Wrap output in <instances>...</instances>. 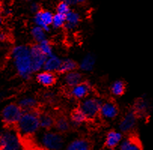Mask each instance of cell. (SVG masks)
<instances>
[{
	"mask_svg": "<svg viewBox=\"0 0 153 150\" xmlns=\"http://www.w3.org/2000/svg\"><path fill=\"white\" fill-rule=\"evenodd\" d=\"M69 119H70L71 126L74 127L80 126L81 125H82V124L85 123L87 121L86 116H85V114H84L82 111L79 107L73 110Z\"/></svg>",
	"mask_w": 153,
	"mask_h": 150,
	"instance_id": "obj_22",
	"label": "cell"
},
{
	"mask_svg": "<svg viewBox=\"0 0 153 150\" xmlns=\"http://www.w3.org/2000/svg\"><path fill=\"white\" fill-rule=\"evenodd\" d=\"M39 113L36 110L24 111L15 125L16 130L21 138H30L36 135L40 129Z\"/></svg>",
	"mask_w": 153,
	"mask_h": 150,
	"instance_id": "obj_2",
	"label": "cell"
},
{
	"mask_svg": "<svg viewBox=\"0 0 153 150\" xmlns=\"http://www.w3.org/2000/svg\"><path fill=\"white\" fill-rule=\"evenodd\" d=\"M18 104L24 111H30L36 110L38 107L39 101L35 97L27 96L21 98Z\"/></svg>",
	"mask_w": 153,
	"mask_h": 150,
	"instance_id": "obj_18",
	"label": "cell"
},
{
	"mask_svg": "<svg viewBox=\"0 0 153 150\" xmlns=\"http://www.w3.org/2000/svg\"><path fill=\"white\" fill-rule=\"evenodd\" d=\"M70 7L71 6L68 5V4H66V2H63L60 1V2L58 3V5H57L56 11H57V13H59V14L66 15V14H67L70 10H71Z\"/></svg>",
	"mask_w": 153,
	"mask_h": 150,
	"instance_id": "obj_30",
	"label": "cell"
},
{
	"mask_svg": "<svg viewBox=\"0 0 153 150\" xmlns=\"http://www.w3.org/2000/svg\"><path fill=\"white\" fill-rule=\"evenodd\" d=\"M5 14H6V15H10V14H11V11L10 9H5Z\"/></svg>",
	"mask_w": 153,
	"mask_h": 150,
	"instance_id": "obj_36",
	"label": "cell"
},
{
	"mask_svg": "<svg viewBox=\"0 0 153 150\" xmlns=\"http://www.w3.org/2000/svg\"><path fill=\"white\" fill-rule=\"evenodd\" d=\"M30 54L32 60V68L34 73L42 70L47 56L42 53L38 44L36 43L30 47Z\"/></svg>",
	"mask_w": 153,
	"mask_h": 150,
	"instance_id": "obj_11",
	"label": "cell"
},
{
	"mask_svg": "<svg viewBox=\"0 0 153 150\" xmlns=\"http://www.w3.org/2000/svg\"><path fill=\"white\" fill-rule=\"evenodd\" d=\"M125 89H126L125 83L121 80H115L110 86L111 94L115 97H120L123 96L125 92Z\"/></svg>",
	"mask_w": 153,
	"mask_h": 150,
	"instance_id": "obj_26",
	"label": "cell"
},
{
	"mask_svg": "<svg viewBox=\"0 0 153 150\" xmlns=\"http://www.w3.org/2000/svg\"><path fill=\"white\" fill-rule=\"evenodd\" d=\"M23 112L24 110L18 104L9 103L2 108L1 111V119L7 127L15 126Z\"/></svg>",
	"mask_w": 153,
	"mask_h": 150,
	"instance_id": "obj_6",
	"label": "cell"
},
{
	"mask_svg": "<svg viewBox=\"0 0 153 150\" xmlns=\"http://www.w3.org/2000/svg\"><path fill=\"white\" fill-rule=\"evenodd\" d=\"M7 39H8V36H7L6 33L0 32V43L5 42Z\"/></svg>",
	"mask_w": 153,
	"mask_h": 150,
	"instance_id": "obj_32",
	"label": "cell"
},
{
	"mask_svg": "<svg viewBox=\"0 0 153 150\" xmlns=\"http://www.w3.org/2000/svg\"><path fill=\"white\" fill-rule=\"evenodd\" d=\"M2 3H1V2H0V12L2 11Z\"/></svg>",
	"mask_w": 153,
	"mask_h": 150,
	"instance_id": "obj_37",
	"label": "cell"
},
{
	"mask_svg": "<svg viewBox=\"0 0 153 150\" xmlns=\"http://www.w3.org/2000/svg\"><path fill=\"white\" fill-rule=\"evenodd\" d=\"M77 68L78 64L76 61H74L72 59H66L64 60H62V62L60 64V66L57 72L64 74L67 73V72L76 70Z\"/></svg>",
	"mask_w": 153,
	"mask_h": 150,
	"instance_id": "obj_27",
	"label": "cell"
},
{
	"mask_svg": "<svg viewBox=\"0 0 153 150\" xmlns=\"http://www.w3.org/2000/svg\"><path fill=\"white\" fill-rule=\"evenodd\" d=\"M65 18H66V23H65L63 28L66 29V30H69V31L74 30L79 26V24H80V14L77 11H74V10H70L65 15Z\"/></svg>",
	"mask_w": 153,
	"mask_h": 150,
	"instance_id": "obj_15",
	"label": "cell"
},
{
	"mask_svg": "<svg viewBox=\"0 0 153 150\" xmlns=\"http://www.w3.org/2000/svg\"><path fill=\"white\" fill-rule=\"evenodd\" d=\"M67 150H89L91 143L85 138H78L72 140L66 146Z\"/></svg>",
	"mask_w": 153,
	"mask_h": 150,
	"instance_id": "obj_21",
	"label": "cell"
},
{
	"mask_svg": "<svg viewBox=\"0 0 153 150\" xmlns=\"http://www.w3.org/2000/svg\"><path fill=\"white\" fill-rule=\"evenodd\" d=\"M79 108L82 111L87 120L94 119L99 116V111L103 101L97 96H88L81 100Z\"/></svg>",
	"mask_w": 153,
	"mask_h": 150,
	"instance_id": "obj_5",
	"label": "cell"
},
{
	"mask_svg": "<svg viewBox=\"0 0 153 150\" xmlns=\"http://www.w3.org/2000/svg\"><path fill=\"white\" fill-rule=\"evenodd\" d=\"M54 127L57 132L60 134H64L70 129L71 124L69 119L64 116H60L57 119H55Z\"/></svg>",
	"mask_w": 153,
	"mask_h": 150,
	"instance_id": "obj_24",
	"label": "cell"
},
{
	"mask_svg": "<svg viewBox=\"0 0 153 150\" xmlns=\"http://www.w3.org/2000/svg\"><path fill=\"white\" fill-rule=\"evenodd\" d=\"M39 143L45 149L60 150L64 146V139L61 134L46 130L39 138Z\"/></svg>",
	"mask_w": 153,
	"mask_h": 150,
	"instance_id": "obj_4",
	"label": "cell"
},
{
	"mask_svg": "<svg viewBox=\"0 0 153 150\" xmlns=\"http://www.w3.org/2000/svg\"><path fill=\"white\" fill-rule=\"evenodd\" d=\"M121 150H140L142 149V146L140 143L139 140L135 138H124L121 141L118 146Z\"/></svg>",
	"mask_w": 153,
	"mask_h": 150,
	"instance_id": "obj_19",
	"label": "cell"
},
{
	"mask_svg": "<svg viewBox=\"0 0 153 150\" xmlns=\"http://www.w3.org/2000/svg\"><path fill=\"white\" fill-rule=\"evenodd\" d=\"M55 119L49 112H45L39 113V122L40 128L44 130H50L54 127Z\"/></svg>",
	"mask_w": 153,
	"mask_h": 150,
	"instance_id": "obj_20",
	"label": "cell"
},
{
	"mask_svg": "<svg viewBox=\"0 0 153 150\" xmlns=\"http://www.w3.org/2000/svg\"><path fill=\"white\" fill-rule=\"evenodd\" d=\"M88 0H76V4H84L87 2Z\"/></svg>",
	"mask_w": 153,
	"mask_h": 150,
	"instance_id": "obj_34",
	"label": "cell"
},
{
	"mask_svg": "<svg viewBox=\"0 0 153 150\" xmlns=\"http://www.w3.org/2000/svg\"><path fill=\"white\" fill-rule=\"evenodd\" d=\"M30 35L36 44H39L47 38V32L42 27L36 25L33 26L30 30Z\"/></svg>",
	"mask_w": 153,
	"mask_h": 150,
	"instance_id": "obj_25",
	"label": "cell"
},
{
	"mask_svg": "<svg viewBox=\"0 0 153 150\" xmlns=\"http://www.w3.org/2000/svg\"><path fill=\"white\" fill-rule=\"evenodd\" d=\"M22 148V140L17 130L8 127L7 129L0 132V149L20 150Z\"/></svg>",
	"mask_w": 153,
	"mask_h": 150,
	"instance_id": "obj_3",
	"label": "cell"
},
{
	"mask_svg": "<svg viewBox=\"0 0 153 150\" xmlns=\"http://www.w3.org/2000/svg\"><path fill=\"white\" fill-rule=\"evenodd\" d=\"M119 114L118 106L112 101H103L99 111V116L105 120H113Z\"/></svg>",
	"mask_w": 153,
	"mask_h": 150,
	"instance_id": "obj_10",
	"label": "cell"
},
{
	"mask_svg": "<svg viewBox=\"0 0 153 150\" xmlns=\"http://www.w3.org/2000/svg\"><path fill=\"white\" fill-rule=\"evenodd\" d=\"M24 1H27V2H33V1H35V0H24Z\"/></svg>",
	"mask_w": 153,
	"mask_h": 150,
	"instance_id": "obj_38",
	"label": "cell"
},
{
	"mask_svg": "<svg viewBox=\"0 0 153 150\" xmlns=\"http://www.w3.org/2000/svg\"><path fill=\"white\" fill-rule=\"evenodd\" d=\"M66 23V18H65V15L59 13H56L54 14L52 19V24H51V26L54 29H58L63 28Z\"/></svg>",
	"mask_w": 153,
	"mask_h": 150,
	"instance_id": "obj_29",
	"label": "cell"
},
{
	"mask_svg": "<svg viewBox=\"0 0 153 150\" xmlns=\"http://www.w3.org/2000/svg\"><path fill=\"white\" fill-rule=\"evenodd\" d=\"M3 25V17L2 15H0V28Z\"/></svg>",
	"mask_w": 153,
	"mask_h": 150,
	"instance_id": "obj_35",
	"label": "cell"
},
{
	"mask_svg": "<svg viewBox=\"0 0 153 150\" xmlns=\"http://www.w3.org/2000/svg\"><path fill=\"white\" fill-rule=\"evenodd\" d=\"M60 1H61V2H66V4H68V5H70V6L76 5V0H60Z\"/></svg>",
	"mask_w": 153,
	"mask_h": 150,
	"instance_id": "obj_33",
	"label": "cell"
},
{
	"mask_svg": "<svg viewBox=\"0 0 153 150\" xmlns=\"http://www.w3.org/2000/svg\"><path fill=\"white\" fill-rule=\"evenodd\" d=\"M138 116L134 110L127 112L121 119L118 128L122 134L131 133L137 124Z\"/></svg>",
	"mask_w": 153,
	"mask_h": 150,
	"instance_id": "obj_9",
	"label": "cell"
},
{
	"mask_svg": "<svg viewBox=\"0 0 153 150\" xmlns=\"http://www.w3.org/2000/svg\"><path fill=\"white\" fill-rule=\"evenodd\" d=\"M36 79L38 83L45 87H51L57 82V76L54 72L41 70L37 72Z\"/></svg>",
	"mask_w": 153,
	"mask_h": 150,
	"instance_id": "obj_12",
	"label": "cell"
},
{
	"mask_svg": "<svg viewBox=\"0 0 153 150\" xmlns=\"http://www.w3.org/2000/svg\"><path fill=\"white\" fill-rule=\"evenodd\" d=\"M95 64H96V58L91 53H88L87 55L84 56L82 60H81L80 63L78 65L81 71L83 72H91L94 68Z\"/></svg>",
	"mask_w": 153,
	"mask_h": 150,
	"instance_id": "obj_17",
	"label": "cell"
},
{
	"mask_svg": "<svg viewBox=\"0 0 153 150\" xmlns=\"http://www.w3.org/2000/svg\"><path fill=\"white\" fill-rule=\"evenodd\" d=\"M92 86L91 83L87 81L80 82L76 86L69 88L68 95L76 100H82L85 98L90 96L91 93Z\"/></svg>",
	"mask_w": 153,
	"mask_h": 150,
	"instance_id": "obj_7",
	"label": "cell"
},
{
	"mask_svg": "<svg viewBox=\"0 0 153 150\" xmlns=\"http://www.w3.org/2000/svg\"><path fill=\"white\" fill-rule=\"evenodd\" d=\"M30 11H31L32 13H33V14H36V12H38L39 11H40L41 10V6H40L39 4L38 3V2H33L31 3V5H30Z\"/></svg>",
	"mask_w": 153,
	"mask_h": 150,
	"instance_id": "obj_31",
	"label": "cell"
},
{
	"mask_svg": "<svg viewBox=\"0 0 153 150\" xmlns=\"http://www.w3.org/2000/svg\"><path fill=\"white\" fill-rule=\"evenodd\" d=\"M38 45L40 50L42 51V53L45 55L46 56H49L54 53L52 44H51L50 41L48 38H46V39L43 40L42 41L39 43Z\"/></svg>",
	"mask_w": 153,
	"mask_h": 150,
	"instance_id": "obj_28",
	"label": "cell"
},
{
	"mask_svg": "<svg viewBox=\"0 0 153 150\" xmlns=\"http://www.w3.org/2000/svg\"><path fill=\"white\" fill-rule=\"evenodd\" d=\"M83 80V76L81 71L76 70L64 74L63 82L67 88H71Z\"/></svg>",
	"mask_w": 153,
	"mask_h": 150,
	"instance_id": "obj_14",
	"label": "cell"
},
{
	"mask_svg": "<svg viewBox=\"0 0 153 150\" xmlns=\"http://www.w3.org/2000/svg\"><path fill=\"white\" fill-rule=\"evenodd\" d=\"M13 65L18 76L23 80H30L33 74L30 47L26 44L14 46L11 51Z\"/></svg>",
	"mask_w": 153,
	"mask_h": 150,
	"instance_id": "obj_1",
	"label": "cell"
},
{
	"mask_svg": "<svg viewBox=\"0 0 153 150\" xmlns=\"http://www.w3.org/2000/svg\"><path fill=\"white\" fill-rule=\"evenodd\" d=\"M53 16L54 14L51 11L41 9L34 14L33 22L34 25L42 27L48 32L50 31V27L51 26Z\"/></svg>",
	"mask_w": 153,
	"mask_h": 150,
	"instance_id": "obj_8",
	"label": "cell"
},
{
	"mask_svg": "<svg viewBox=\"0 0 153 150\" xmlns=\"http://www.w3.org/2000/svg\"><path fill=\"white\" fill-rule=\"evenodd\" d=\"M61 62V59L59 56H57V55L53 53L52 55L47 56L45 62L44 66H43L42 70L48 71L56 73V72L58 71V69L60 68Z\"/></svg>",
	"mask_w": 153,
	"mask_h": 150,
	"instance_id": "obj_16",
	"label": "cell"
},
{
	"mask_svg": "<svg viewBox=\"0 0 153 150\" xmlns=\"http://www.w3.org/2000/svg\"><path fill=\"white\" fill-rule=\"evenodd\" d=\"M123 138V134L121 131L112 130L106 134L105 138V146L107 149H113L119 146Z\"/></svg>",
	"mask_w": 153,
	"mask_h": 150,
	"instance_id": "obj_13",
	"label": "cell"
},
{
	"mask_svg": "<svg viewBox=\"0 0 153 150\" xmlns=\"http://www.w3.org/2000/svg\"><path fill=\"white\" fill-rule=\"evenodd\" d=\"M150 110L149 102L146 99H139L134 104V110H133L136 112V114L139 116H145L149 113Z\"/></svg>",
	"mask_w": 153,
	"mask_h": 150,
	"instance_id": "obj_23",
	"label": "cell"
}]
</instances>
